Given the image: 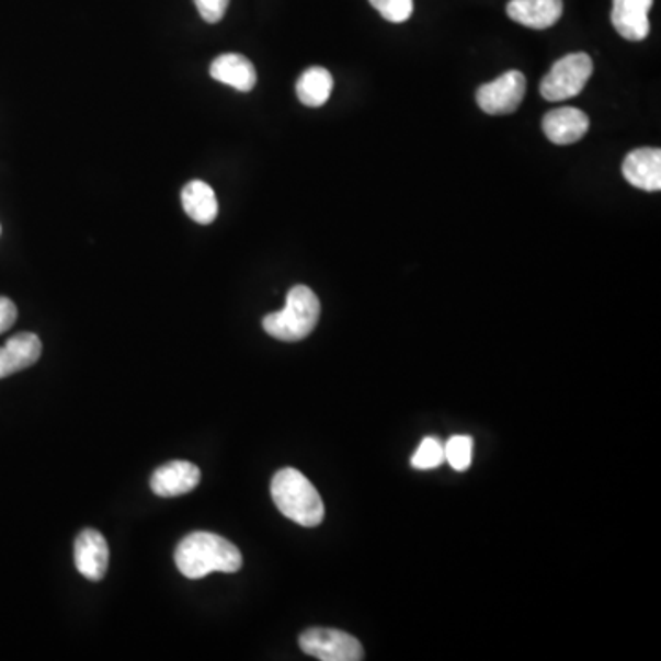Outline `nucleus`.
Masks as SVG:
<instances>
[{"label": "nucleus", "mask_w": 661, "mask_h": 661, "mask_svg": "<svg viewBox=\"0 0 661 661\" xmlns=\"http://www.w3.org/2000/svg\"><path fill=\"white\" fill-rule=\"evenodd\" d=\"M43 353L41 339L34 333H19L0 347V379L34 366Z\"/></svg>", "instance_id": "13"}, {"label": "nucleus", "mask_w": 661, "mask_h": 661, "mask_svg": "<svg viewBox=\"0 0 661 661\" xmlns=\"http://www.w3.org/2000/svg\"><path fill=\"white\" fill-rule=\"evenodd\" d=\"M594 72V61L588 54L577 52L555 62L540 83V94L548 102H565L581 94Z\"/></svg>", "instance_id": "4"}, {"label": "nucleus", "mask_w": 661, "mask_h": 661, "mask_svg": "<svg viewBox=\"0 0 661 661\" xmlns=\"http://www.w3.org/2000/svg\"><path fill=\"white\" fill-rule=\"evenodd\" d=\"M472 448H475L472 437L464 434L453 435L445 443V461H448L454 470L464 472L472 464Z\"/></svg>", "instance_id": "17"}, {"label": "nucleus", "mask_w": 661, "mask_h": 661, "mask_svg": "<svg viewBox=\"0 0 661 661\" xmlns=\"http://www.w3.org/2000/svg\"><path fill=\"white\" fill-rule=\"evenodd\" d=\"M182 206L190 219L198 225H209L214 223L219 214V203L215 197V192L209 184L203 181L187 182L182 190Z\"/></svg>", "instance_id": "15"}, {"label": "nucleus", "mask_w": 661, "mask_h": 661, "mask_svg": "<svg viewBox=\"0 0 661 661\" xmlns=\"http://www.w3.org/2000/svg\"><path fill=\"white\" fill-rule=\"evenodd\" d=\"M623 176L628 184L643 192L661 190V151L654 147L634 149L623 160Z\"/></svg>", "instance_id": "8"}, {"label": "nucleus", "mask_w": 661, "mask_h": 661, "mask_svg": "<svg viewBox=\"0 0 661 661\" xmlns=\"http://www.w3.org/2000/svg\"><path fill=\"white\" fill-rule=\"evenodd\" d=\"M369 4L390 23H407L412 18L413 0H369Z\"/></svg>", "instance_id": "19"}, {"label": "nucleus", "mask_w": 661, "mask_h": 661, "mask_svg": "<svg viewBox=\"0 0 661 661\" xmlns=\"http://www.w3.org/2000/svg\"><path fill=\"white\" fill-rule=\"evenodd\" d=\"M271 494L280 513L296 524L306 527L322 524L326 514L322 498L300 470L282 469L276 472L272 478Z\"/></svg>", "instance_id": "2"}, {"label": "nucleus", "mask_w": 661, "mask_h": 661, "mask_svg": "<svg viewBox=\"0 0 661 661\" xmlns=\"http://www.w3.org/2000/svg\"><path fill=\"white\" fill-rule=\"evenodd\" d=\"M445 461V445L437 437H424L412 456V467L418 470H430Z\"/></svg>", "instance_id": "18"}, {"label": "nucleus", "mask_w": 661, "mask_h": 661, "mask_svg": "<svg viewBox=\"0 0 661 661\" xmlns=\"http://www.w3.org/2000/svg\"><path fill=\"white\" fill-rule=\"evenodd\" d=\"M198 13L206 23H219L220 19L225 18L230 0H195Z\"/></svg>", "instance_id": "20"}, {"label": "nucleus", "mask_w": 661, "mask_h": 661, "mask_svg": "<svg viewBox=\"0 0 661 661\" xmlns=\"http://www.w3.org/2000/svg\"><path fill=\"white\" fill-rule=\"evenodd\" d=\"M333 92V76L328 68L311 67L301 73L296 83V94L307 107H322Z\"/></svg>", "instance_id": "16"}, {"label": "nucleus", "mask_w": 661, "mask_h": 661, "mask_svg": "<svg viewBox=\"0 0 661 661\" xmlns=\"http://www.w3.org/2000/svg\"><path fill=\"white\" fill-rule=\"evenodd\" d=\"M565 12L562 0H511L508 15L514 23L533 30L551 29Z\"/></svg>", "instance_id": "12"}, {"label": "nucleus", "mask_w": 661, "mask_h": 661, "mask_svg": "<svg viewBox=\"0 0 661 661\" xmlns=\"http://www.w3.org/2000/svg\"><path fill=\"white\" fill-rule=\"evenodd\" d=\"M306 654L322 661H358L364 658L361 641L337 628H309L300 636Z\"/></svg>", "instance_id": "5"}, {"label": "nucleus", "mask_w": 661, "mask_h": 661, "mask_svg": "<svg viewBox=\"0 0 661 661\" xmlns=\"http://www.w3.org/2000/svg\"><path fill=\"white\" fill-rule=\"evenodd\" d=\"M654 0H614L612 24L627 41L647 39L650 32L649 12Z\"/></svg>", "instance_id": "10"}, {"label": "nucleus", "mask_w": 661, "mask_h": 661, "mask_svg": "<svg viewBox=\"0 0 661 661\" xmlns=\"http://www.w3.org/2000/svg\"><path fill=\"white\" fill-rule=\"evenodd\" d=\"M320 300L306 285H296L287 294L282 311L263 318V329L272 339L282 342H300L317 328L320 320Z\"/></svg>", "instance_id": "3"}, {"label": "nucleus", "mask_w": 661, "mask_h": 661, "mask_svg": "<svg viewBox=\"0 0 661 661\" xmlns=\"http://www.w3.org/2000/svg\"><path fill=\"white\" fill-rule=\"evenodd\" d=\"M73 562L89 581H102L109 568V544L96 529H83L73 543Z\"/></svg>", "instance_id": "7"}, {"label": "nucleus", "mask_w": 661, "mask_h": 661, "mask_svg": "<svg viewBox=\"0 0 661 661\" xmlns=\"http://www.w3.org/2000/svg\"><path fill=\"white\" fill-rule=\"evenodd\" d=\"M209 76L239 92H250L258 83L254 65L241 54H225L214 59Z\"/></svg>", "instance_id": "14"}, {"label": "nucleus", "mask_w": 661, "mask_h": 661, "mask_svg": "<svg viewBox=\"0 0 661 661\" xmlns=\"http://www.w3.org/2000/svg\"><path fill=\"white\" fill-rule=\"evenodd\" d=\"M175 565L182 575L197 581L214 571L236 573L243 566V555L236 544L225 537L195 532L182 538L176 546Z\"/></svg>", "instance_id": "1"}, {"label": "nucleus", "mask_w": 661, "mask_h": 661, "mask_svg": "<svg viewBox=\"0 0 661 661\" xmlns=\"http://www.w3.org/2000/svg\"><path fill=\"white\" fill-rule=\"evenodd\" d=\"M18 320V307L10 298L0 296V334L7 333Z\"/></svg>", "instance_id": "21"}, {"label": "nucleus", "mask_w": 661, "mask_h": 661, "mask_svg": "<svg viewBox=\"0 0 661 661\" xmlns=\"http://www.w3.org/2000/svg\"><path fill=\"white\" fill-rule=\"evenodd\" d=\"M526 96V76L518 70H511L498 80L481 86L476 92V102L481 111L492 116L511 114L518 109Z\"/></svg>", "instance_id": "6"}, {"label": "nucleus", "mask_w": 661, "mask_h": 661, "mask_svg": "<svg viewBox=\"0 0 661 661\" xmlns=\"http://www.w3.org/2000/svg\"><path fill=\"white\" fill-rule=\"evenodd\" d=\"M201 481V470L190 461H170L155 470L149 486L157 497H182L192 492Z\"/></svg>", "instance_id": "9"}, {"label": "nucleus", "mask_w": 661, "mask_h": 661, "mask_svg": "<svg viewBox=\"0 0 661 661\" xmlns=\"http://www.w3.org/2000/svg\"><path fill=\"white\" fill-rule=\"evenodd\" d=\"M543 129L549 141L557 146H570L586 135L590 119L575 107L555 109L544 116Z\"/></svg>", "instance_id": "11"}]
</instances>
